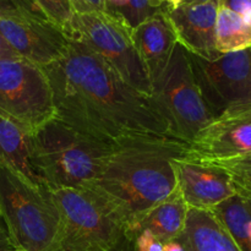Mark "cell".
Here are the masks:
<instances>
[{
	"label": "cell",
	"mask_w": 251,
	"mask_h": 251,
	"mask_svg": "<svg viewBox=\"0 0 251 251\" xmlns=\"http://www.w3.org/2000/svg\"><path fill=\"white\" fill-rule=\"evenodd\" d=\"M129 237L131 238L135 251H163L164 243L154 237L150 230H137Z\"/></svg>",
	"instance_id": "obj_23"
},
{
	"label": "cell",
	"mask_w": 251,
	"mask_h": 251,
	"mask_svg": "<svg viewBox=\"0 0 251 251\" xmlns=\"http://www.w3.org/2000/svg\"><path fill=\"white\" fill-rule=\"evenodd\" d=\"M11 243H10L9 238H7L6 234H2L1 238H0V251H6L11 249Z\"/></svg>",
	"instance_id": "obj_30"
},
{
	"label": "cell",
	"mask_w": 251,
	"mask_h": 251,
	"mask_svg": "<svg viewBox=\"0 0 251 251\" xmlns=\"http://www.w3.org/2000/svg\"><path fill=\"white\" fill-rule=\"evenodd\" d=\"M162 1H163V4L166 5L168 9H176V7L180 6L181 4H184L185 0H162Z\"/></svg>",
	"instance_id": "obj_31"
},
{
	"label": "cell",
	"mask_w": 251,
	"mask_h": 251,
	"mask_svg": "<svg viewBox=\"0 0 251 251\" xmlns=\"http://www.w3.org/2000/svg\"><path fill=\"white\" fill-rule=\"evenodd\" d=\"M0 33L22 59L46 68L68 53L70 37L47 17L19 10L0 11Z\"/></svg>",
	"instance_id": "obj_10"
},
{
	"label": "cell",
	"mask_w": 251,
	"mask_h": 251,
	"mask_svg": "<svg viewBox=\"0 0 251 251\" xmlns=\"http://www.w3.org/2000/svg\"><path fill=\"white\" fill-rule=\"evenodd\" d=\"M49 191L60 220L53 251H108L124 235V228L90 191L71 188Z\"/></svg>",
	"instance_id": "obj_6"
},
{
	"label": "cell",
	"mask_w": 251,
	"mask_h": 251,
	"mask_svg": "<svg viewBox=\"0 0 251 251\" xmlns=\"http://www.w3.org/2000/svg\"><path fill=\"white\" fill-rule=\"evenodd\" d=\"M131 38L152 86L166 70L178 43L166 9L137 25Z\"/></svg>",
	"instance_id": "obj_14"
},
{
	"label": "cell",
	"mask_w": 251,
	"mask_h": 251,
	"mask_svg": "<svg viewBox=\"0 0 251 251\" xmlns=\"http://www.w3.org/2000/svg\"><path fill=\"white\" fill-rule=\"evenodd\" d=\"M210 163L217 164L227 171L238 191L251 193V152L239 158Z\"/></svg>",
	"instance_id": "obj_21"
},
{
	"label": "cell",
	"mask_w": 251,
	"mask_h": 251,
	"mask_svg": "<svg viewBox=\"0 0 251 251\" xmlns=\"http://www.w3.org/2000/svg\"><path fill=\"white\" fill-rule=\"evenodd\" d=\"M208 1H215V0H185L184 4H200V2H208Z\"/></svg>",
	"instance_id": "obj_32"
},
{
	"label": "cell",
	"mask_w": 251,
	"mask_h": 251,
	"mask_svg": "<svg viewBox=\"0 0 251 251\" xmlns=\"http://www.w3.org/2000/svg\"><path fill=\"white\" fill-rule=\"evenodd\" d=\"M108 251H135V249H134V245H132L131 238L124 233V235L120 238L119 242H118L112 249Z\"/></svg>",
	"instance_id": "obj_28"
},
{
	"label": "cell",
	"mask_w": 251,
	"mask_h": 251,
	"mask_svg": "<svg viewBox=\"0 0 251 251\" xmlns=\"http://www.w3.org/2000/svg\"><path fill=\"white\" fill-rule=\"evenodd\" d=\"M242 251H251V193L237 191L211 210Z\"/></svg>",
	"instance_id": "obj_18"
},
{
	"label": "cell",
	"mask_w": 251,
	"mask_h": 251,
	"mask_svg": "<svg viewBox=\"0 0 251 251\" xmlns=\"http://www.w3.org/2000/svg\"><path fill=\"white\" fill-rule=\"evenodd\" d=\"M2 10V6H1V4H0V11H1Z\"/></svg>",
	"instance_id": "obj_34"
},
{
	"label": "cell",
	"mask_w": 251,
	"mask_h": 251,
	"mask_svg": "<svg viewBox=\"0 0 251 251\" xmlns=\"http://www.w3.org/2000/svg\"><path fill=\"white\" fill-rule=\"evenodd\" d=\"M2 10L1 11H10V10H19V11H26L31 12V14L39 15V16H44L42 14L41 10L34 5L32 0H0Z\"/></svg>",
	"instance_id": "obj_25"
},
{
	"label": "cell",
	"mask_w": 251,
	"mask_h": 251,
	"mask_svg": "<svg viewBox=\"0 0 251 251\" xmlns=\"http://www.w3.org/2000/svg\"><path fill=\"white\" fill-rule=\"evenodd\" d=\"M32 1L49 21L64 29L74 15L70 0H32Z\"/></svg>",
	"instance_id": "obj_22"
},
{
	"label": "cell",
	"mask_w": 251,
	"mask_h": 251,
	"mask_svg": "<svg viewBox=\"0 0 251 251\" xmlns=\"http://www.w3.org/2000/svg\"><path fill=\"white\" fill-rule=\"evenodd\" d=\"M70 4L77 14L105 11L104 0H70Z\"/></svg>",
	"instance_id": "obj_26"
},
{
	"label": "cell",
	"mask_w": 251,
	"mask_h": 251,
	"mask_svg": "<svg viewBox=\"0 0 251 251\" xmlns=\"http://www.w3.org/2000/svg\"><path fill=\"white\" fill-rule=\"evenodd\" d=\"M56 117L86 137L114 147L139 137H176L151 96L125 83L87 47L70 38L64 58L43 68Z\"/></svg>",
	"instance_id": "obj_1"
},
{
	"label": "cell",
	"mask_w": 251,
	"mask_h": 251,
	"mask_svg": "<svg viewBox=\"0 0 251 251\" xmlns=\"http://www.w3.org/2000/svg\"><path fill=\"white\" fill-rule=\"evenodd\" d=\"M0 215L11 247L22 251H53L59 212L46 185H39L0 163Z\"/></svg>",
	"instance_id": "obj_4"
},
{
	"label": "cell",
	"mask_w": 251,
	"mask_h": 251,
	"mask_svg": "<svg viewBox=\"0 0 251 251\" xmlns=\"http://www.w3.org/2000/svg\"><path fill=\"white\" fill-rule=\"evenodd\" d=\"M0 218H1V215H0Z\"/></svg>",
	"instance_id": "obj_36"
},
{
	"label": "cell",
	"mask_w": 251,
	"mask_h": 251,
	"mask_svg": "<svg viewBox=\"0 0 251 251\" xmlns=\"http://www.w3.org/2000/svg\"><path fill=\"white\" fill-rule=\"evenodd\" d=\"M20 58L14 49L9 46L2 34L0 33V60H9V59H17Z\"/></svg>",
	"instance_id": "obj_27"
},
{
	"label": "cell",
	"mask_w": 251,
	"mask_h": 251,
	"mask_svg": "<svg viewBox=\"0 0 251 251\" xmlns=\"http://www.w3.org/2000/svg\"><path fill=\"white\" fill-rule=\"evenodd\" d=\"M151 98L172 135L185 144L213 120L194 77L188 50L179 43L166 70L152 85Z\"/></svg>",
	"instance_id": "obj_7"
},
{
	"label": "cell",
	"mask_w": 251,
	"mask_h": 251,
	"mask_svg": "<svg viewBox=\"0 0 251 251\" xmlns=\"http://www.w3.org/2000/svg\"><path fill=\"white\" fill-rule=\"evenodd\" d=\"M105 12L124 22L130 29L166 9L162 0H104Z\"/></svg>",
	"instance_id": "obj_20"
},
{
	"label": "cell",
	"mask_w": 251,
	"mask_h": 251,
	"mask_svg": "<svg viewBox=\"0 0 251 251\" xmlns=\"http://www.w3.org/2000/svg\"><path fill=\"white\" fill-rule=\"evenodd\" d=\"M65 32L102 59L125 83L144 95H152V86L135 49L131 29L105 11L74 12Z\"/></svg>",
	"instance_id": "obj_5"
},
{
	"label": "cell",
	"mask_w": 251,
	"mask_h": 251,
	"mask_svg": "<svg viewBox=\"0 0 251 251\" xmlns=\"http://www.w3.org/2000/svg\"><path fill=\"white\" fill-rule=\"evenodd\" d=\"M251 47V25L242 16L218 6L216 48L221 54L244 50Z\"/></svg>",
	"instance_id": "obj_19"
},
{
	"label": "cell",
	"mask_w": 251,
	"mask_h": 251,
	"mask_svg": "<svg viewBox=\"0 0 251 251\" xmlns=\"http://www.w3.org/2000/svg\"><path fill=\"white\" fill-rule=\"evenodd\" d=\"M194 77L213 119L251 108V47L206 60L189 53Z\"/></svg>",
	"instance_id": "obj_9"
},
{
	"label": "cell",
	"mask_w": 251,
	"mask_h": 251,
	"mask_svg": "<svg viewBox=\"0 0 251 251\" xmlns=\"http://www.w3.org/2000/svg\"><path fill=\"white\" fill-rule=\"evenodd\" d=\"M0 163L43 185L31 163L29 134L0 114Z\"/></svg>",
	"instance_id": "obj_17"
},
{
	"label": "cell",
	"mask_w": 251,
	"mask_h": 251,
	"mask_svg": "<svg viewBox=\"0 0 251 251\" xmlns=\"http://www.w3.org/2000/svg\"><path fill=\"white\" fill-rule=\"evenodd\" d=\"M112 149L58 118L29 134L32 167L49 189H85L98 176Z\"/></svg>",
	"instance_id": "obj_3"
},
{
	"label": "cell",
	"mask_w": 251,
	"mask_h": 251,
	"mask_svg": "<svg viewBox=\"0 0 251 251\" xmlns=\"http://www.w3.org/2000/svg\"><path fill=\"white\" fill-rule=\"evenodd\" d=\"M176 188L189 208L211 211L237 194L227 171L210 162L181 157L173 162Z\"/></svg>",
	"instance_id": "obj_12"
},
{
	"label": "cell",
	"mask_w": 251,
	"mask_h": 251,
	"mask_svg": "<svg viewBox=\"0 0 251 251\" xmlns=\"http://www.w3.org/2000/svg\"><path fill=\"white\" fill-rule=\"evenodd\" d=\"M188 144L172 137H139L112 149L102 169L85 190L131 234L142 218L176 188L174 159Z\"/></svg>",
	"instance_id": "obj_2"
},
{
	"label": "cell",
	"mask_w": 251,
	"mask_h": 251,
	"mask_svg": "<svg viewBox=\"0 0 251 251\" xmlns=\"http://www.w3.org/2000/svg\"><path fill=\"white\" fill-rule=\"evenodd\" d=\"M1 235H2V233H1V232H0V238H1Z\"/></svg>",
	"instance_id": "obj_35"
},
{
	"label": "cell",
	"mask_w": 251,
	"mask_h": 251,
	"mask_svg": "<svg viewBox=\"0 0 251 251\" xmlns=\"http://www.w3.org/2000/svg\"><path fill=\"white\" fill-rule=\"evenodd\" d=\"M166 12L176 32V41L189 53L206 60H215L222 55L216 48L217 0L181 4L176 9L166 7Z\"/></svg>",
	"instance_id": "obj_13"
},
{
	"label": "cell",
	"mask_w": 251,
	"mask_h": 251,
	"mask_svg": "<svg viewBox=\"0 0 251 251\" xmlns=\"http://www.w3.org/2000/svg\"><path fill=\"white\" fill-rule=\"evenodd\" d=\"M188 211V205L184 201L180 191L178 190V188H176L166 200L154 206L142 218L134 233L137 230L146 229L150 230L154 237L158 238L162 243L171 242L180 237L183 233Z\"/></svg>",
	"instance_id": "obj_16"
},
{
	"label": "cell",
	"mask_w": 251,
	"mask_h": 251,
	"mask_svg": "<svg viewBox=\"0 0 251 251\" xmlns=\"http://www.w3.org/2000/svg\"><path fill=\"white\" fill-rule=\"evenodd\" d=\"M6 251H22V250H19V249H15V248H11V249L6 250Z\"/></svg>",
	"instance_id": "obj_33"
},
{
	"label": "cell",
	"mask_w": 251,
	"mask_h": 251,
	"mask_svg": "<svg viewBox=\"0 0 251 251\" xmlns=\"http://www.w3.org/2000/svg\"><path fill=\"white\" fill-rule=\"evenodd\" d=\"M163 251H185L183 244L179 242V239L171 240V242H167L163 244Z\"/></svg>",
	"instance_id": "obj_29"
},
{
	"label": "cell",
	"mask_w": 251,
	"mask_h": 251,
	"mask_svg": "<svg viewBox=\"0 0 251 251\" xmlns=\"http://www.w3.org/2000/svg\"><path fill=\"white\" fill-rule=\"evenodd\" d=\"M0 114L32 134L56 117L46 71L26 59L0 60Z\"/></svg>",
	"instance_id": "obj_8"
},
{
	"label": "cell",
	"mask_w": 251,
	"mask_h": 251,
	"mask_svg": "<svg viewBox=\"0 0 251 251\" xmlns=\"http://www.w3.org/2000/svg\"><path fill=\"white\" fill-rule=\"evenodd\" d=\"M251 152V108L221 115L195 135L188 144L186 158L221 162Z\"/></svg>",
	"instance_id": "obj_11"
},
{
	"label": "cell",
	"mask_w": 251,
	"mask_h": 251,
	"mask_svg": "<svg viewBox=\"0 0 251 251\" xmlns=\"http://www.w3.org/2000/svg\"><path fill=\"white\" fill-rule=\"evenodd\" d=\"M178 239L185 251H242L211 211L189 208Z\"/></svg>",
	"instance_id": "obj_15"
},
{
	"label": "cell",
	"mask_w": 251,
	"mask_h": 251,
	"mask_svg": "<svg viewBox=\"0 0 251 251\" xmlns=\"http://www.w3.org/2000/svg\"><path fill=\"white\" fill-rule=\"evenodd\" d=\"M218 6L235 12L251 25V0H217Z\"/></svg>",
	"instance_id": "obj_24"
}]
</instances>
